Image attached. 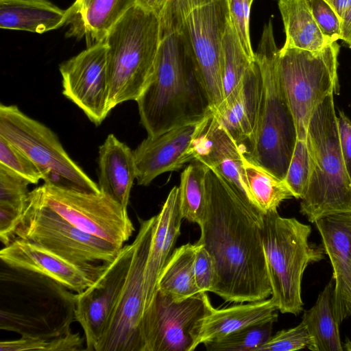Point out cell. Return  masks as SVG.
<instances>
[{
    "mask_svg": "<svg viewBox=\"0 0 351 351\" xmlns=\"http://www.w3.org/2000/svg\"><path fill=\"white\" fill-rule=\"evenodd\" d=\"M206 191L197 243L215 263L211 292L235 303L267 299L272 289L262 241L264 213L212 167L206 173Z\"/></svg>",
    "mask_w": 351,
    "mask_h": 351,
    "instance_id": "obj_1",
    "label": "cell"
},
{
    "mask_svg": "<svg viewBox=\"0 0 351 351\" xmlns=\"http://www.w3.org/2000/svg\"><path fill=\"white\" fill-rule=\"evenodd\" d=\"M160 18L161 38L153 76L136 101L147 136L197 123L210 110L208 97L173 13Z\"/></svg>",
    "mask_w": 351,
    "mask_h": 351,
    "instance_id": "obj_2",
    "label": "cell"
},
{
    "mask_svg": "<svg viewBox=\"0 0 351 351\" xmlns=\"http://www.w3.org/2000/svg\"><path fill=\"white\" fill-rule=\"evenodd\" d=\"M278 51L269 21L264 26L255 52L263 79L257 125L252 139L243 152L247 160L284 180L298 134L293 116L278 81Z\"/></svg>",
    "mask_w": 351,
    "mask_h": 351,
    "instance_id": "obj_3",
    "label": "cell"
},
{
    "mask_svg": "<svg viewBox=\"0 0 351 351\" xmlns=\"http://www.w3.org/2000/svg\"><path fill=\"white\" fill-rule=\"evenodd\" d=\"M333 96L317 106L307 128L310 178L300 213L311 223L331 215L351 214V178L341 151Z\"/></svg>",
    "mask_w": 351,
    "mask_h": 351,
    "instance_id": "obj_4",
    "label": "cell"
},
{
    "mask_svg": "<svg viewBox=\"0 0 351 351\" xmlns=\"http://www.w3.org/2000/svg\"><path fill=\"white\" fill-rule=\"evenodd\" d=\"M160 38V18L136 5L109 31L104 41L110 110L140 97L153 76Z\"/></svg>",
    "mask_w": 351,
    "mask_h": 351,
    "instance_id": "obj_5",
    "label": "cell"
},
{
    "mask_svg": "<svg viewBox=\"0 0 351 351\" xmlns=\"http://www.w3.org/2000/svg\"><path fill=\"white\" fill-rule=\"evenodd\" d=\"M310 226L295 218L282 217L277 210L263 215L262 241L271 298L282 313L303 310L302 280L307 266L321 261L324 249L309 242Z\"/></svg>",
    "mask_w": 351,
    "mask_h": 351,
    "instance_id": "obj_6",
    "label": "cell"
},
{
    "mask_svg": "<svg viewBox=\"0 0 351 351\" xmlns=\"http://www.w3.org/2000/svg\"><path fill=\"white\" fill-rule=\"evenodd\" d=\"M339 53L337 41L320 51L279 49L278 81L293 116L298 140L306 141L308 122L317 106L328 95L339 93Z\"/></svg>",
    "mask_w": 351,
    "mask_h": 351,
    "instance_id": "obj_7",
    "label": "cell"
},
{
    "mask_svg": "<svg viewBox=\"0 0 351 351\" xmlns=\"http://www.w3.org/2000/svg\"><path fill=\"white\" fill-rule=\"evenodd\" d=\"M0 136L32 160L45 184L86 193L100 192L98 184L69 156L57 135L16 106L0 105Z\"/></svg>",
    "mask_w": 351,
    "mask_h": 351,
    "instance_id": "obj_8",
    "label": "cell"
},
{
    "mask_svg": "<svg viewBox=\"0 0 351 351\" xmlns=\"http://www.w3.org/2000/svg\"><path fill=\"white\" fill-rule=\"evenodd\" d=\"M173 13L207 93L211 110L224 101L223 38L228 21L224 0H173Z\"/></svg>",
    "mask_w": 351,
    "mask_h": 351,
    "instance_id": "obj_9",
    "label": "cell"
},
{
    "mask_svg": "<svg viewBox=\"0 0 351 351\" xmlns=\"http://www.w3.org/2000/svg\"><path fill=\"white\" fill-rule=\"evenodd\" d=\"M15 238L34 243L80 265L110 262L121 249L76 228L29 193Z\"/></svg>",
    "mask_w": 351,
    "mask_h": 351,
    "instance_id": "obj_10",
    "label": "cell"
},
{
    "mask_svg": "<svg viewBox=\"0 0 351 351\" xmlns=\"http://www.w3.org/2000/svg\"><path fill=\"white\" fill-rule=\"evenodd\" d=\"M29 194L76 228L119 248L135 230L127 209L101 191L86 193L44 184Z\"/></svg>",
    "mask_w": 351,
    "mask_h": 351,
    "instance_id": "obj_11",
    "label": "cell"
},
{
    "mask_svg": "<svg viewBox=\"0 0 351 351\" xmlns=\"http://www.w3.org/2000/svg\"><path fill=\"white\" fill-rule=\"evenodd\" d=\"M156 216L139 219L130 269L105 332L95 351H143L141 322L144 312V273Z\"/></svg>",
    "mask_w": 351,
    "mask_h": 351,
    "instance_id": "obj_12",
    "label": "cell"
},
{
    "mask_svg": "<svg viewBox=\"0 0 351 351\" xmlns=\"http://www.w3.org/2000/svg\"><path fill=\"white\" fill-rule=\"evenodd\" d=\"M211 306L207 292L176 301L158 289L141 322L143 351H192L193 329Z\"/></svg>",
    "mask_w": 351,
    "mask_h": 351,
    "instance_id": "obj_13",
    "label": "cell"
},
{
    "mask_svg": "<svg viewBox=\"0 0 351 351\" xmlns=\"http://www.w3.org/2000/svg\"><path fill=\"white\" fill-rule=\"evenodd\" d=\"M135 246L134 240L123 246L97 280L75 295L74 318L84 330L86 350L95 351L105 332L125 281Z\"/></svg>",
    "mask_w": 351,
    "mask_h": 351,
    "instance_id": "obj_14",
    "label": "cell"
},
{
    "mask_svg": "<svg viewBox=\"0 0 351 351\" xmlns=\"http://www.w3.org/2000/svg\"><path fill=\"white\" fill-rule=\"evenodd\" d=\"M105 41L87 47L60 66L62 94L96 125L110 112Z\"/></svg>",
    "mask_w": 351,
    "mask_h": 351,
    "instance_id": "obj_15",
    "label": "cell"
},
{
    "mask_svg": "<svg viewBox=\"0 0 351 351\" xmlns=\"http://www.w3.org/2000/svg\"><path fill=\"white\" fill-rule=\"evenodd\" d=\"M0 258L10 268L42 275L77 293L90 286L108 263L77 264L20 238L1 249Z\"/></svg>",
    "mask_w": 351,
    "mask_h": 351,
    "instance_id": "obj_16",
    "label": "cell"
},
{
    "mask_svg": "<svg viewBox=\"0 0 351 351\" xmlns=\"http://www.w3.org/2000/svg\"><path fill=\"white\" fill-rule=\"evenodd\" d=\"M191 149L195 160L214 168L258 207L246 179L243 150L221 125L213 110L197 123Z\"/></svg>",
    "mask_w": 351,
    "mask_h": 351,
    "instance_id": "obj_17",
    "label": "cell"
},
{
    "mask_svg": "<svg viewBox=\"0 0 351 351\" xmlns=\"http://www.w3.org/2000/svg\"><path fill=\"white\" fill-rule=\"evenodd\" d=\"M197 123L147 136L133 151L138 185L148 186L157 176L180 169L194 160L191 145Z\"/></svg>",
    "mask_w": 351,
    "mask_h": 351,
    "instance_id": "obj_18",
    "label": "cell"
},
{
    "mask_svg": "<svg viewBox=\"0 0 351 351\" xmlns=\"http://www.w3.org/2000/svg\"><path fill=\"white\" fill-rule=\"evenodd\" d=\"M335 282V308L341 323L351 317V214H335L315 222Z\"/></svg>",
    "mask_w": 351,
    "mask_h": 351,
    "instance_id": "obj_19",
    "label": "cell"
},
{
    "mask_svg": "<svg viewBox=\"0 0 351 351\" xmlns=\"http://www.w3.org/2000/svg\"><path fill=\"white\" fill-rule=\"evenodd\" d=\"M182 219L180 188L174 186L169 193L160 213L156 215L144 273V311L158 290L161 271L180 234Z\"/></svg>",
    "mask_w": 351,
    "mask_h": 351,
    "instance_id": "obj_20",
    "label": "cell"
},
{
    "mask_svg": "<svg viewBox=\"0 0 351 351\" xmlns=\"http://www.w3.org/2000/svg\"><path fill=\"white\" fill-rule=\"evenodd\" d=\"M277 310L271 298L221 309L211 306L193 329L192 351L201 343L204 344L242 328L276 322L278 319Z\"/></svg>",
    "mask_w": 351,
    "mask_h": 351,
    "instance_id": "obj_21",
    "label": "cell"
},
{
    "mask_svg": "<svg viewBox=\"0 0 351 351\" xmlns=\"http://www.w3.org/2000/svg\"><path fill=\"white\" fill-rule=\"evenodd\" d=\"M263 92V79L256 60L245 73L232 101L217 112V119L241 149L253 138Z\"/></svg>",
    "mask_w": 351,
    "mask_h": 351,
    "instance_id": "obj_22",
    "label": "cell"
},
{
    "mask_svg": "<svg viewBox=\"0 0 351 351\" xmlns=\"http://www.w3.org/2000/svg\"><path fill=\"white\" fill-rule=\"evenodd\" d=\"M136 0H75L68 9L67 36L84 37L88 47L105 40Z\"/></svg>",
    "mask_w": 351,
    "mask_h": 351,
    "instance_id": "obj_23",
    "label": "cell"
},
{
    "mask_svg": "<svg viewBox=\"0 0 351 351\" xmlns=\"http://www.w3.org/2000/svg\"><path fill=\"white\" fill-rule=\"evenodd\" d=\"M99 171L100 191L127 209L136 167L133 151L113 134L99 147Z\"/></svg>",
    "mask_w": 351,
    "mask_h": 351,
    "instance_id": "obj_24",
    "label": "cell"
},
{
    "mask_svg": "<svg viewBox=\"0 0 351 351\" xmlns=\"http://www.w3.org/2000/svg\"><path fill=\"white\" fill-rule=\"evenodd\" d=\"M68 10L47 0H0V27L42 34L66 23Z\"/></svg>",
    "mask_w": 351,
    "mask_h": 351,
    "instance_id": "obj_25",
    "label": "cell"
},
{
    "mask_svg": "<svg viewBox=\"0 0 351 351\" xmlns=\"http://www.w3.org/2000/svg\"><path fill=\"white\" fill-rule=\"evenodd\" d=\"M286 39L282 49L320 51L330 44L311 12L308 0H279Z\"/></svg>",
    "mask_w": 351,
    "mask_h": 351,
    "instance_id": "obj_26",
    "label": "cell"
},
{
    "mask_svg": "<svg viewBox=\"0 0 351 351\" xmlns=\"http://www.w3.org/2000/svg\"><path fill=\"white\" fill-rule=\"evenodd\" d=\"M335 282H328L319 293L315 304L302 316L311 338L309 350L313 351H343L339 325L334 302Z\"/></svg>",
    "mask_w": 351,
    "mask_h": 351,
    "instance_id": "obj_27",
    "label": "cell"
},
{
    "mask_svg": "<svg viewBox=\"0 0 351 351\" xmlns=\"http://www.w3.org/2000/svg\"><path fill=\"white\" fill-rule=\"evenodd\" d=\"M195 244L186 243L173 251L160 275L158 289L176 301L200 293L195 279Z\"/></svg>",
    "mask_w": 351,
    "mask_h": 351,
    "instance_id": "obj_28",
    "label": "cell"
},
{
    "mask_svg": "<svg viewBox=\"0 0 351 351\" xmlns=\"http://www.w3.org/2000/svg\"><path fill=\"white\" fill-rule=\"evenodd\" d=\"M243 165L250 192L258 207L264 214L277 210L283 201L294 197L284 180L276 178L245 157Z\"/></svg>",
    "mask_w": 351,
    "mask_h": 351,
    "instance_id": "obj_29",
    "label": "cell"
},
{
    "mask_svg": "<svg viewBox=\"0 0 351 351\" xmlns=\"http://www.w3.org/2000/svg\"><path fill=\"white\" fill-rule=\"evenodd\" d=\"M208 167L194 160L180 176V202L183 219L200 225L206 206V176Z\"/></svg>",
    "mask_w": 351,
    "mask_h": 351,
    "instance_id": "obj_30",
    "label": "cell"
},
{
    "mask_svg": "<svg viewBox=\"0 0 351 351\" xmlns=\"http://www.w3.org/2000/svg\"><path fill=\"white\" fill-rule=\"evenodd\" d=\"M255 61L252 60L244 51L228 19L223 38L224 101L220 109L232 101L245 73Z\"/></svg>",
    "mask_w": 351,
    "mask_h": 351,
    "instance_id": "obj_31",
    "label": "cell"
},
{
    "mask_svg": "<svg viewBox=\"0 0 351 351\" xmlns=\"http://www.w3.org/2000/svg\"><path fill=\"white\" fill-rule=\"evenodd\" d=\"M275 322L248 326L204 343L208 351H258L271 336Z\"/></svg>",
    "mask_w": 351,
    "mask_h": 351,
    "instance_id": "obj_32",
    "label": "cell"
},
{
    "mask_svg": "<svg viewBox=\"0 0 351 351\" xmlns=\"http://www.w3.org/2000/svg\"><path fill=\"white\" fill-rule=\"evenodd\" d=\"M83 339L71 332L55 337L21 336L16 340L2 341L1 351H60L80 350Z\"/></svg>",
    "mask_w": 351,
    "mask_h": 351,
    "instance_id": "obj_33",
    "label": "cell"
},
{
    "mask_svg": "<svg viewBox=\"0 0 351 351\" xmlns=\"http://www.w3.org/2000/svg\"><path fill=\"white\" fill-rule=\"evenodd\" d=\"M309 178L310 158L306 142L298 139L284 181L295 198L302 199L308 189Z\"/></svg>",
    "mask_w": 351,
    "mask_h": 351,
    "instance_id": "obj_34",
    "label": "cell"
},
{
    "mask_svg": "<svg viewBox=\"0 0 351 351\" xmlns=\"http://www.w3.org/2000/svg\"><path fill=\"white\" fill-rule=\"evenodd\" d=\"M228 22L235 32L244 51L253 61L256 60L250 35V15L254 0H224Z\"/></svg>",
    "mask_w": 351,
    "mask_h": 351,
    "instance_id": "obj_35",
    "label": "cell"
},
{
    "mask_svg": "<svg viewBox=\"0 0 351 351\" xmlns=\"http://www.w3.org/2000/svg\"><path fill=\"white\" fill-rule=\"evenodd\" d=\"M0 165L37 184L42 175L32 160L21 149L0 136Z\"/></svg>",
    "mask_w": 351,
    "mask_h": 351,
    "instance_id": "obj_36",
    "label": "cell"
},
{
    "mask_svg": "<svg viewBox=\"0 0 351 351\" xmlns=\"http://www.w3.org/2000/svg\"><path fill=\"white\" fill-rule=\"evenodd\" d=\"M26 178L0 165V203L24 210L27 204L28 186Z\"/></svg>",
    "mask_w": 351,
    "mask_h": 351,
    "instance_id": "obj_37",
    "label": "cell"
},
{
    "mask_svg": "<svg viewBox=\"0 0 351 351\" xmlns=\"http://www.w3.org/2000/svg\"><path fill=\"white\" fill-rule=\"evenodd\" d=\"M311 345V336L302 322L293 328L282 330L271 335L258 351H295L308 349Z\"/></svg>",
    "mask_w": 351,
    "mask_h": 351,
    "instance_id": "obj_38",
    "label": "cell"
},
{
    "mask_svg": "<svg viewBox=\"0 0 351 351\" xmlns=\"http://www.w3.org/2000/svg\"><path fill=\"white\" fill-rule=\"evenodd\" d=\"M195 244L193 269L196 285L200 292H211L217 279L215 261L202 244L197 242Z\"/></svg>",
    "mask_w": 351,
    "mask_h": 351,
    "instance_id": "obj_39",
    "label": "cell"
},
{
    "mask_svg": "<svg viewBox=\"0 0 351 351\" xmlns=\"http://www.w3.org/2000/svg\"><path fill=\"white\" fill-rule=\"evenodd\" d=\"M313 15L323 34L330 43L341 37V20L325 0H308Z\"/></svg>",
    "mask_w": 351,
    "mask_h": 351,
    "instance_id": "obj_40",
    "label": "cell"
},
{
    "mask_svg": "<svg viewBox=\"0 0 351 351\" xmlns=\"http://www.w3.org/2000/svg\"><path fill=\"white\" fill-rule=\"evenodd\" d=\"M337 125L342 156L351 178V121L343 111H339Z\"/></svg>",
    "mask_w": 351,
    "mask_h": 351,
    "instance_id": "obj_41",
    "label": "cell"
},
{
    "mask_svg": "<svg viewBox=\"0 0 351 351\" xmlns=\"http://www.w3.org/2000/svg\"><path fill=\"white\" fill-rule=\"evenodd\" d=\"M172 0H136V6L160 18Z\"/></svg>",
    "mask_w": 351,
    "mask_h": 351,
    "instance_id": "obj_42",
    "label": "cell"
},
{
    "mask_svg": "<svg viewBox=\"0 0 351 351\" xmlns=\"http://www.w3.org/2000/svg\"><path fill=\"white\" fill-rule=\"evenodd\" d=\"M340 39L351 49V9L341 19Z\"/></svg>",
    "mask_w": 351,
    "mask_h": 351,
    "instance_id": "obj_43",
    "label": "cell"
},
{
    "mask_svg": "<svg viewBox=\"0 0 351 351\" xmlns=\"http://www.w3.org/2000/svg\"><path fill=\"white\" fill-rule=\"evenodd\" d=\"M341 19L351 9V0H325Z\"/></svg>",
    "mask_w": 351,
    "mask_h": 351,
    "instance_id": "obj_44",
    "label": "cell"
},
{
    "mask_svg": "<svg viewBox=\"0 0 351 351\" xmlns=\"http://www.w3.org/2000/svg\"><path fill=\"white\" fill-rule=\"evenodd\" d=\"M343 350L351 351V341L347 340V341L344 343L343 347Z\"/></svg>",
    "mask_w": 351,
    "mask_h": 351,
    "instance_id": "obj_45",
    "label": "cell"
}]
</instances>
